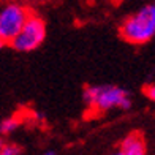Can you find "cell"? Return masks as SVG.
<instances>
[{
    "label": "cell",
    "instance_id": "1",
    "mask_svg": "<svg viewBox=\"0 0 155 155\" xmlns=\"http://www.w3.org/2000/svg\"><path fill=\"white\" fill-rule=\"evenodd\" d=\"M82 100L89 108L95 111H109L112 108L119 109H130L131 98L125 89L112 84L104 86H89L84 89Z\"/></svg>",
    "mask_w": 155,
    "mask_h": 155
},
{
    "label": "cell",
    "instance_id": "2",
    "mask_svg": "<svg viewBox=\"0 0 155 155\" xmlns=\"http://www.w3.org/2000/svg\"><path fill=\"white\" fill-rule=\"evenodd\" d=\"M120 35L133 45H144L155 37V5H146L120 27Z\"/></svg>",
    "mask_w": 155,
    "mask_h": 155
},
{
    "label": "cell",
    "instance_id": "3",
    "mask_svg": "<svg viewBox=\"0 0 155 155\" xmlns=\"http://www.w3.org/2000/svg\"><path fill=\"white\" fill-rule=\"evenodd\" d=\"M29 18V10L16 2H11L3 6L0 11V41H2V46L11 43L13 38L22 30Z\"/></svg>",
    "mask_w": 155,
    "mask_h": 155
},
{
    "label": "cell",
    "instance_id": "4",
    "mask_svg": "<svg viewBox=\"0 0 155 155\" xmlns=\"http://www.w3.org/2000/svg\"><path fill=\"white\" fill-rule=\"evenodd\" d=\"M45 37H46L45 21L38 16H30L27 19V22L24 24L22 30L13 38L10 46L18 52H29L37 49L43 43Z\"/></svg>",
    "mask_w": 155,
    "mask_h": 155
},
{
    "label": "cell",
    "instance_id": "5",
    "mask_svg": "<svg viewBox=\"0 0 155 155\" xmlns=\"http://www.w3.org/2000/svg\"><path fill=\"white\" fill-rule=\"evenodd\" d=\"M124 155H146V143L139 133H131L120 144Z\"/></svg>",
    "mask_w": 155,
    "mask_h": 155
},
{
    "label": "cell",
    "instance_id": "6",
    "mask_svg": "<svg viewBox=\"0 0 155 155\" xmlns=\"http://www.w3.org/2000/svg\"><path fill=\"white\" fill-rule=\"evenodd\" d=\"M21 120L16 117H8L5 119V120H2V124H0V133L5 136V135H10V133H13L18 127H19Z\"/></svg>",
    "mask_w": 155,
    "mask_h": 155
},
{
    "label": "cell",
    "instance_id": "7",
    "mask_svg": "<svg viewBox=\"0 0 155 155\" xmlns=\"http://www.w3.org/2000/svg\"><path fill=\"white\" fill-rule=\"evenodd\" d=\"M21 147L16 144H2L0 147V155H21Z\"/></svg>",
    "mask_w": 155,
    "mask_h": 155
},
{
    "label": "cell",
    "instance_id": "8",
    "mask_svg": "<svg viewBox=\"0 0 155 155\" xmlns=\"http://www.w3.org/2000/svg\"><path fill=\"white\" fill-rule=\"evenodd\" d=\"M144 94L149 97L152 101H155V84H153V86H147V87L144 89Z\"/></svg>",
    "mask_w": 155,
    "mask_h": 155
},
{
    "label": "cell",
    "instance_id": "9",
    "mask_svg": "<svg viewBox=\"0 0 155 155\" xmlns=\"http://www.w3.org/2000/svg\"><path fill=\"white\" fill-rule=\"evenodd\" d=\"M111 155H124V153H122V150H120V149H119V150H116V152H112Z\"/></svg>",
    "mask_w": 155,
    "mask_h": 155
},
{
    "label": "cell",
    "instance_id": "10",
    "mask_svg": "<svg viewBox=\"0 0 155 155\" xmlns=\"http://www.w3.org/2000/svg\"><path fill=\"white\" fill-rule=\"evenodd\" d=\"M43 155H55V152H54V150H48V152H45Z\"/></svg>",
    "mask_w": 155,
    "mask_h": 155
},
{
    "label": "cell",
    "instance_id": "11",
    "mask_svg": "<svg viewBox=\"0 0 155 155\" xmlns=\"http://www.w3.org/2000/svg\"><path fill=\"white\" fill-rule=\"evenodd\" d=\"M11 2H19V0H11Z\"/></svg>",
    "mask_w": 155,
    "mask_h": 155
}]
</instances>
